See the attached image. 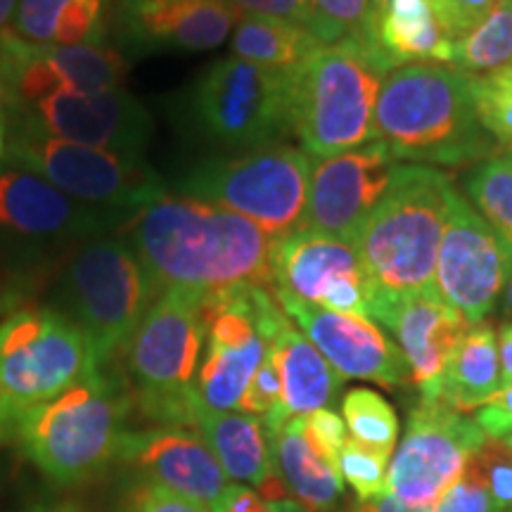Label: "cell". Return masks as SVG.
Returning a JSON list of instances; mask_svg holds the SVG:
<instances>
[{
	"label": "cell",
	"instance_id": "1",
	"mask_svg": "<svg viewBox=\"0 0 512 512\" xmlns=\"http://www.w3.org/2000/svg\"><path fill=\"white\" fill-rule=\"evenodd\" d=\"M126 242L155 294L176 287L207 302L238 287H271V235L195 197L162 195L131 216Z\"/></svg>",
	"mask_w": 512,
	"mask_h": 512
},
{
	"label": "cell",
	"instance_id": "2",
	"mask_svg": "<svg viewBox=\"0 0 512 512\" xmlns=\"http://www.w3.org/2000/svg\"><path fill=\"white\" fill-rule=\"evenodd\" d=\"M373 131L396 162L422 166L477 164L496 147L477 117L472 76L441 62L403 64L384 76Z\"/></svg>",
	"mask_w": 512,
	"mask_h": 512
},
{
	"label": "cell",
	"instance_id": "3",
	"mask_svg": "<svg viewBox=\"0 0 512 512\" xmlns=\"http://www.w3.org/2000/svg\"><path fill=\"white\" fill-rule=\"evenodd\" d=\"M453 183L437 166L396 164L387 192L358 230L354 247L373 304L370 320L387 304L434 290Z\"/></svg>",
	"mask_w": 512,
	"mask_h": 512
},
{
	"label": "cell",
	"instance_id": "4",
	"mask_svg": "<svg viewBox=\"0 0 512 512\" xmlns=\"http://www.w3.org/2000/svg\"><path fill=\"white\" fill-rule=\"evenodd\" d=\"M392 69L373 46L342 41L290 72V124L306 155L328 159L375 140L382 81Z\"/></svg>",
	"mask_w": 512,
	"mask_h": 512
},
{
	"label": "cell",
	"instance_id": "5",
	"mask_svg": "<svg viewBox=\"0 0 512 512\" xmlns=\"http://www.w3.org/2000/svg\"><path fill=\"white\" fill-rule=\"evenodd\" d=\"M128 399L107 373L81 377L53 401L22 411L17 439L50 482H91L117 458Z\"/></svg>",
	"mask_w": 512,
	"mask_h": 512
},
{
	"label": "cell",
	"instance_id": "6",
	"mask_svg": "<svg viewBox=\"0 0 512 512\" xmlns=\"http://www.w3.org/2000/svg\"><path fill=\"white\" fill-rule=\"evenodd\" d=\"M202 304L176 287L159 292L124 347L140 411L159 425L192 427L200 401L192 380L207 339Z\"/></svg>",
	"mask_w": 512,
	"mask_h": 512
},
{
	"label": "cell",
	"instance_id": "7",
	"mask_svg": "<svg viewBox=\"0 0 512 512\" xmlns=\"http://www.w3.org/2000/svg\"><path fill=\"white\" fill-rule=\"evenodd\" d=\"M313 159L292 145L192 164L174 188L185 197L245 216L271 238L302 228Z\"/></svg>",
	"mask_w": 512,
	"mask_h": 512
},
{
	"label": "cell",
	"instance_id": "8",
	"mask_svg": "<svg viewBox=\"0 0 512 512\" xmlns=\"http://www.w3.org/2000/svg\"><path fill=\"white\" fill-rule=\"evenodd\" d=\"M155 297L150 275L126 240L112 235L93 238L69 261L62 299L72 313L69 318L86 337L91 375L105 373Z\"/></svg>",
	"mask_w": 512,
	"mask_h": 512
},
{
	"label": "cell",
	"instance_id": "9",
	"mask_svg": "<svg viewBox=\"0 0 512 512\" xmlns=\"http://www.w3.org/2000/svg\"><path fill=\"white\" fill-rule=\"evenodd\" d=\"M5 112L10 114L5 162L43 176L74 200L138 214L166 195L164 181L143 157L53 138L22 114Z\"/></svg>",
	"mask_w": 512,
	"mask_h": 512
},
{
	"label": "cell",
	"instance_id": "10",
	"mask_svg": "<svg viewBox=\"0 0 512 512\" xmlns=\"http://www.w3.org/2000/svg\"><path fill=\"white\" fill-rule=\"evenodd\" d=\"M188 112L197 133L228 152L283 145L292 136L290 72L221 57L192 86Z\"/></svg>",
	"mask_w": 512,
	"mask_h": 512
},
{
	"label": "cell",
	"instance_id": "11",
	"mask_svg": "<svg viewBox=\"0 0 512 512\" xmlns=\"http://www.w3.org/2000/svg\"><path fill=\"white\" fill-rule=\"evenodd\" d=\"M86 375V337L62 311L22 309L0 323V387L17 413L53 401Z\"/></svg>",
	"mask_w": 512,
	"mask_h": 512
},
{
	"label": "cell",
	"instance_id": "12",
	"mask_svg": "<svg viewBox=\"0 0 512 512\" xmlns=\"http://www.w3.org/2000/svg\"><path fill=\"white\" fill-rule=\"evenodd\" d=\"M484 441L475 418L453 411L444 401H418L389 460L384 491L411 505L434 508Z\"/></svg>",
	"mask_w": 512,
	"mask_h": 512
},
{
	"label": "cell",
	"instance_id": "13",
	"mask_svg": "<svg viewBox=\"0 0 512 512\" xmlns=\"http://www.w3.org/2000/svg\"><path fill=\"white\" fill-rule=\"evenodd\" d=\"M271 290L335 313L370 320L368 278L354 242L292 230L271 245Z\"/></svg>",
	"mask_w": 512,
	"mask_h": 512
},
{
	"label": "cell",
	"instance_id": "14",
	"mask_svg": "<svg viewBox=\"0 0 512 512\" xmlns=\"http://www.w3.org/2000/svg\"><path fill=\"white\" fill-rule=\"evenodd\" d=\"M128 60L105 43L41 46L5 29L0 34V93L5 105H31L60 91L121 88Z\"/></svg>",
	"mask_w": 512,
	"mask_h": 512
},
{
	"label": "cell",
	"instance_id": "15",
	"mask_svg": "<svg viewBox=\"0 0 512 512\" xmlns=\"http://www.w3.org/2000/svg\"><path fill=\"white\" fill-rule=\"evenodd\" d=\"M510 261L496 230L453 192L434 268L441 297L470 325L484 323L501 297Z\"/></svg>",
	"mask_w": 512,
	"mask_h": 512
},
{
	"label": "cell",
	"instance_id": "16",
	"mask_svg": "<svg viewBox=\"0 0 512 512\" xmlns=\"http://www.w3.org/2000/svg\"><path fill=\"white\" fill-rule=\"evenodd\" d=\"M48 136L88 147L143 157L150 145L152 114L124 88L60 91L31 105H5Z\"/></svg>",
	"mask_w": 512,
	"mask_h": 512
},
{
	"label": "cell",
	"instance_id": "17",
	"mask_svg": "<svg viewBox=\"0 0 512 512\" xmlns=\"http://www.w3.org/2000/svg\"><path fill=\"white\" fill-rule=\"evenodd\" d=\"M394 162L380 140L313 162L302 228L354 242L387 192Z\"/></svg>",
	"mask_w": 512,
	"mask_h": 512
},
{
	"label": "cell",
	"instance_id": "18",
	"mask_svg": "<svg viewBox=\"0 0 512 512\" xmlns=\"http://www.w3.org/2000/svg\"><path fill=\"white\" fill-rule=\"evenodd\" d=\"M275 299L342 380H368L384 389H401L411 382L401 349L373 320L328 311L287 294H275Z\"/></svg>",
	"mask_w": 512,
	"mask_h": 512
},
{
	"label": "cell",
	"instance_id": "19",
	"mask_svg": "<svg viewBox=\"0 0 512 512\" xmlns=\"http://www.w3.org/2000/svg\"><path fill=\"white\" fill-rule=\"evenodd\" d=\"M133 214L91 207L22 166L0 169V228L29 240L102 238Z\"/></svg>",
	"mask_w": 512,
	"mask_h": 512
},
{
	"label": "cell",
	"instance_id": "20",
	"mask_svg": "<svg viewBox=\"0 0 512 512\" xmlns=\"http://www.w3.org/2000/svg\"><path fill=\"white\" fill-rule=\"evenodd\" d=\"M238 19L228 0H112L117 36L145 53L214 50L233 34Z\"/></svg>",
	"mask_w": 512,
	"mask_h": 512
},
{
	"label": "cell",
	"instance_id": "21",
	"mask_svg": "<svg viewBox=\"0 0 512 512\" xmlns=\"http://www.w3.org/2000/svg\"><path fill=\"white\" fill-rule=\"evenodd\" d=\"M117 458L143 479L211 508L230 484L219 460L195 430L157 425L150 430L121 432Z\"/></svg>",
	"mask_w": 512,
	"mask_h": 512
},
{
	"label": "cell",
	"instance_id": "22",
	"mask_svg": "<svg viewBox=\"0 0 512 512\" xmlns=\"http://www.w3.org/2000/svg\"><path fill=\"white\" fill-rule=\"evenodd\" d=\"M375 320L399 339V349L411 368V382L420 401H441V380L448 358L472 328L463 313L441 297L437 287L411 294L377 311Z\"/></svg>",
	"mask_w": 512,
	"mask_h": 512
},
{
	"label": "cell",
	"instance_id": "23",
	"mask_svg": "<svg viewBox=\"0 0 512 512\" xmlns=\"http://www.w3.org/2000/svg\"><path fill=\"white\" fill-rule=\"evenodd\" d=\"M192 430L204 439L228 479L252 484L266 503L290 501V489L275 463L271 437L259 418L214 411L200 399L192 413Z\"/></svg>",
	"mask_w": 512,
	"mask_h": 512
},
{
	"label": "cell",
	"instance_id": "24",
	"mask_svg": "<svg viewBox=\"0 0 512 512\" xmlns=\"http://www.w3.org/2000/svg\"><path fill=\"white\" fill-rule=\"evenodd\" d=\"M271 354L283 384V408L287 418L306 415L330 408L339 392V377L323 354L302 335L290 318L285 320L278 335L271 339Z\"/></svg>",
	"mask_w": 512,
	"mask_h": 512
},
{
	"label": "cell",
	"instance_id": "25",
	"mask_svg": "<svg viewBox=\"0 0 512 512\" xmlns=\"http://www.w3.org/2000/svg\"><path fill=\"white\" fill-rule=\"evenodd\" d=\"M268 437L292 501L302 505L304 512H339L344 479L337 467L311 446L304 418H290L280 430L268 432Z\"/></svg>",
	"mask_w": 512,
	"mask_h": 512
},
{
	"label": "cell",
	"instance_id": "26",
	"mask_svg": "<svg viewBox=\"0 0 512 512\" xmlns=\"http://www.w3.org/2000/svg\"><path fill=\"white\" fill-rule=\"evenodd\" d=\"M373 48L389 69L415 62L451 64L453 43L434 15L432 0H389L373 31Z\"/></svg>",
	"mask_w": 512,
	"mask_h": 512
},
{
	"label": "cell",
	"instance_id": "27",
	"mask_svg": "<svg viewBox=\"0 0 512 512\" xmlns=\"http://www.w3.org/2000/svg\"><path fill=\"white\" fill-rule=\"evenodd\" d=\"M112 0H19L10 31L41 46L105 43Z\"/></svg>",
	"mask_w": 512,
	"mask_h": 512
},
{
	"label": "cell",
	"instance_id": "28",
	"mask_svg": "<svg viewBox=\"0 0 512 512\" xmlns=\"http://www.w3.org/2000/svg\"><path fill=\"white\" fill-rule=\"evenodd\" d=\"M501 389V356L494 325H472L448 358L441 380V401L453 411L470 413L482 408Z\"/></svg>",
	"mask_w": 512,
	"mask_h": 512
},
{
	"label": "cell",
	"instance_id": "29",
	"mask_svg": "<svg viewBox=\"0 0 512 512\" xmlns=\"http://www.w3.org/2000/svg\"><path fill=\"white\" fill-rule=\"evenodd\" d=\"M230 36L233 57L275 72H294L323 48V43L304 27L275 17L240 15Z\"/></svg>",
	"mask_w": 512,
	"mask_h": 512
},
{
	"label": "cell",
	"instance_id": "30",
	"mask_svg": "<svg viewBox=\"0 0 512 512\" xmlns=\"http://www.w3.org/2000/svg\"><path fill=\"white\" fill-rule=\"evenodd\" d=\"M268 347L271 344L264 335L245 344L207 342V356L195 384L204 406L214 411H238L256 368L268 354Z\"/></svg>",
	"mask_w": 512,
	"mask_h": 512
},
{
	"label": "cell",
	"instance_id": "31",
	"mask_svg": "<svg viewBox=\"0 0 512 512\" xmlns=\"http://www.w3.org/2000/svg\"><path fill=\"white\" fill-rule=\"evenodd\" d=\"M463 192L475 211L496 230L512 259V162L508 155H491L472 164L463 176Z\"/></svg>",
	"mask_w": 512,
	"mask_h": 512
},
{
	"label": "cell",
	"instance_id": "32",
	"mask_svg": "<svg viewBox=\"0 0 512 512\" xmlns=\"http://www.w3.org/2000/svg\"><path fill=\"white\" fill-rule=\"evenodd\" d=\"M451 64L470 76L494 74L512 64V0H496L475 31L453 43Z\"/></svg>",
	"mask_w": 512,
	"mask_h": 512
},
{
	"label": "cell",
	"instance_id": "33",
	"mask_svg": "<svg viewBox=\"0 0 512 512\" xmlns=\"http://www.w3.org/2000/svg\"><path fill=\"white\" fill-rule=\"evenodd\" d=\"M342 415L351 439L392 458L399 439V418L394 406L380 392L366 387L349 389L342 401Z\"/></svg>",
	"mask_w": 512,
	"mask_h": 512
},
{
	"label": "cell",
	"instance_id": "34",
	"mask_svg": "<svg viewBox=\"0 0 512 512\" xmlns=\"http://www.w3.org/2000/svg\"><path fill=\"white\" fill-rule=\"evenodd\" d=\"M309 31L323 46L342 41L370 43V0H309Z\"/></svg>",
	"mask_w": 512,
	"mask_h": 512
},
{
	"label": "cell",
	"instance_id": "35",
	"mask_svg": "<svg viewBox=\"0 0 512 512\" xmlns=\"http://www.w3.org/2000/svg\"><path fill=\"white\" fill-rule=\"evenodd\" d=\"M472 98L489 136L501 145H512V64L494 74L472 76Z\"/></svg>",
	"mask_w": 512,
	"mask_h": 512
},
{
	"label": "cell",
	"instance_id": "36",
	"mask_svg": "<svg viewBox=\"0 0 512 512\" xmlns=\"http://www.w3.org/2000/svg\"><path fill=\"white\" fill-rule=\"evenodd\" d=\"M389 456L375 451L356 439H347L337 458V472L351 489L356 491V501H370L380 496L387 486Z\"/></svg>",
	"mask_w": 512,
	"mask_h": 512
},
{
	"label": "cell",
	"instance_id": "37",
	"mask_svg": "<svg viewBox=\"0 0 512 512\" xmlns=\"http://www.w3.org/2000/svg\"><path fill=\"white\" fill-rule=\"evenodd\" d=\"M479 477L489 486L494 501L501 508L512 505V448L505 439H486L482 446L467 458Z\"/></svg>",
	"mask_w": 512,
	"mask_h": 512
},
{
	"label": "cell",
	"instance_id": "38",
	"mask_svg": "<svg viewBox=\"0 0 512 512\" xmlns=\"http://www.w3.org/2000/svg\"><path fill=\"white\" fill-rule=\"evenodd\" d=\"M121 512H209L202 503L140 477L121 496Z\"/></svg>",
	"mask_w": 512,
	"mask_h": 512
},
{
	"label": "cell",
	"instance_id": "39",
	"mask_svg": "<svg viewBox=\"0 0 512 512\" xmlns=\"http://www.w3.org/2000/svg\"><path fill=\"white\" fill-rule=\"evenodd\" d=\"M432 512H505L491 496L489 486L470 463H465L463 475L446 496L434 505Z\"/></svg>",
	"mask_w": 512,
	"mask_h": 512
},
{
	"label": "cell",
	"instance_id": "40",
	"mask_svg": "<svg viewBox=\"0 0 512 512\" xmlns=\"http://www.w3.org/2000/svg\"><path fill=\"white\" fill-rule=\"evenodd\" d=\"M494 5L496 0H432L437 22L451 43H458L460 38L475 31L489 17Z\"/></svg>",
	"mask_w": 512,
	"mask_h": 512
},
{
	"label": "cell",
	"instance_id": "41",
	"mask_svg": "<svg viewBox=\"0 0 512 512\" xmlns=\"http://www.w3.org/2000/svg\"><path fill=\"white\" fill-rule=\"evenodd\" d=\"M304 432L320 456L337 467L339 451H342V446L349 439L347 422H344L342 415H337L332 408H320V411L306 415Z\"/></svg>",
	"mask_w": 512,
	"mask_h": 512
},
{
	"label": "cell",
	"instance_id": "42",
	"mask_svg": "<svg viewBox=\"0 0 512 512\" xmlns=\"http://www.w3.org/2000/svg\"><path fill=\"white\" fill-rule=\"evenodd\" d=\"M228 3L233 5L240 15L285 19V22L299 24V27H304L306 31L311 27L309 0H228Z\"/></svg>",
	"mask_w": 512,
	"mask_h": 512
},
{
	"label": "cell",
	"instance_id": "43",
	"mask_svg": "<svg viewBox=\"0 0 512 512\" xmlns=\"http://www.w3.org/2000/svg\"><path fill=\"white\" fill-rule=\"evenodd\" d=\"M475 422L486 439H505L512 434V387H503L477 408Z\"/></svg>",
	"mask_w": 512,
	"mask_h": 512
},
{
	"label": "cell",
	"instance_id": "44",
	"mask_svg": "<svg viewBox=\"0 0 512 512\" xmlns=\"http://www.w3.org/2000/svg\"><path fill=\"white\" fill-rule=\"evenodd\" d=\"M209 510L211 512H266L268 503L259 496V491L256 489H249V486L238 484V482H230Z\"/></svg>",
	"mask_w": 512,
	"mask_h": 512
},
{
	"label": "cell",
	"instance_id": "45",
	"mask_svg": "<svg viewBox=\"0 0 512 512\" xmlns=\"http://www.w3.org/2000/svg\"><path fill=\"white\" fill-rule=\"evenodd\" d=\"M351 512H432V508H427V505H411L392 496L389 491H382L380 496L370 498V501H356L351 505Z\"/></svg>",
	"mask_w": 512,
	"mask_h": 512
},
{
	"label": "cell",
	"instance_id": "46",
	"mask_svg": "<svg viewBox=\"0 0 512 512\" xmlns=\"http://www.w3.org/2000/svg\"><path fill=\"white\" fill-rule=\"evenodd\" d=\"M498 356H501V389L512 387V323L498 332Z\"/></svg>",
	"mask_w": 512,
	"mask_h": 512
},
{
	"label": "cell",
	"instance_id": "47",
	"mask_svg": "<svg viewBox=\"0 0 512 512\" xmlns=\"http://www.w3.org/2000/svg\"><path fill=\"white\" fill-rule=\"evenodd\" d=\"M17 418H19L17 408L12 406L8 394H5L3 387H0V441L8 437V434H15Z\"/></svg>",
	"mask_w": 512,
	"mask_h": 512
},
{
	"label": "cell",
	"instance_id": "48",
	"mask_svg": "<svg viewBox=\"0 0 512 512\" xmlns=\"http://www.w3.org/2000/svg\"><path fill=\"white\" fill-rule=\"evenodd\" d=\"M19 0H0V34L10 27L12 15H15Z\"/></svg>",
	"mask_w": 512,
	"mask_h": 512
},
{
	"label": "cell",
	"instance_id": "49",
	"mask_svg": "<svg viewBox=\"0 0 512 512\" xmlns=\"http://www.w3.org/2000/svg\"><path fill=\"white\" fill-rule=\"evenodd\" d=\"M5 152H8V119H5L3 93H0V159H5Z\"/></svg>",
	"mask_w": 512,
	"mask_h": 512
},
{
	"label": "cell",
	"instance_id": "50",
	"mask_svg": "<svg viewBox=\"0 0 512 512\" xmlns=\"http://www.w3.org/2000/svg\"><path fill=\"white\" fill-rule=\"evenodd\" d=\"M389 0H370V43H373V31H375V24L380 15L387 8Z\"/></svg>",
	"mask_w": 512,
	"mask_h": 512
},
{
	"label": "cell",
	"instance_id": "51",
	"mask_svg": "<svg viewBox=\"0 0 512 512\" xmlns=\"http://www.w3.org/2000/svg\"><path fill=\"white\" fill-rule=\"evenodd\" d=\"M266 512H304V508L299 503H294L292 498L290 501H280V503H268Z\"/></svg>",
	"mask_w": 512,
	"mask_h": 512
},
{
	"label": "cell",
	"instance_id": "52",
	"mask_svg": "<svg viewBox=\"0 0 512 512\" xmlns=\"http://www.w3.org/2000/svg\"><path fill=\"white\" fill-rule=\"evenodd\" d=\"M503 297H505V311H508V316L512 318V261H510V268H508V278H505V287H503Z\"/></svg>",
	"mask_w": 512,
	"mask_h": 512
},
{
	"label": "cell",
	"instance_id": "53",
	"mask_svg": "<svg viewBox=\"0 0 512 512\" xmlns=\"http://www.w3.org/2000/svg\"><path fill=\"white\" fill-rule=\"evenodd\" d=\"M43 512H88V510L74 501H64V503H57L50 510H43Z\"/></svg>",
	"mask_w": 512,
	"mask_h": 512
},
{
	"label": "cell",
	"instance_id": "54",
	"mask_svg": "<svg viewBox=\"0 0 512 512\" xmlns=\"http://www.w3.org/2000/svg\"><path fill=\"white\" fill-rule=\"evenodd\" d=\"M505 444H508V446L512 448V434H510V437H505Z\"/></svg>",
	"mask_w": 512,
	"mask_h": 512
},
{
	"label": "cell",
	"instance_id": "55",
	"mask_svg": "<svg viewBox=\"0 0 512 512\" xmlns=\"http://www.w3.org/2000/svg\"><path fill=\"white\" fill-rule=\"evenodd\" d=\"M505 155H508V159H510V162H512V150H508V152H505Z\"/></svg>",
	"mask_w": 512,
	"mask_h": 512
},
{
	"label": "cell",
	"instance_id": "56",
	"mask_svg": "<svg viewBox=\"0 0 512 512\" xmlns=\"http://www.w3.org/2000/svg\"><path fill=\"white\" fill-rule=\"evenodd\" d=\"M505 512H512V505H510V508H505Z\"/></svg>",
	"mask_w": 512,
	"mask_h": 512
},
{
	"label": "cell",
	"instance_id": "57",
	"mask_svg": "<svg viewBox=\"0 0 512 512\" xmlns=\"http://www.w3.org/2000/svg\"><path fill=\"white\" fill-rule=\"evenodd\" d=\"M0 304H3V302H0Z\"/></svg>",
	"mask_w": 512,
	"mask_h": 512
}]
</instances>
